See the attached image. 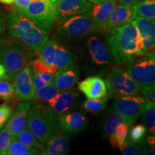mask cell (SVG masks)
<instances>
[{"label":"cell","mask_w":155,"mask_h":155,"mask_svg":"<svg viewBox=\"0 0 155 155\" xmlns=\"http://www.w3.org/2000/svg\"><path fill=\"white\" fill-rule=\"evenodd\" d=\"M61 92L53 84L50 83L36 89L35 98L43 103L44 105H47L48 102L54 99Z\"/></svg>","instance_id":"28"},{"label":"cell","mask_w":155,"mask_h":155,"mask_svg":"<svg viewBox=\"0 0 155 155\" xmlns=\"http://www.w3.org/2000/svg\"><path fill=\"white\" fill-rule=\"evenodd\" d=\"M78 81V71L74 64L58 70L53 75L52 84H53L61 92L68 91L73 88Z\"/></svg>","instance_id":"19"},{"label":"cell","mask_w":155,"mask_h":155,"mask_svg":"<svg viewBox=\"0 0 155 155\" xmlns=\"http://www.w3.org/2000/svg\"><path fill=\"white\" fill-rule=\"evenodd\" d=\"M78 94L75 92L64 91L60 93L54 99L48 103V106L57 115L65 114L75 105Z\"/></svg>","instance_id":"23"},{"label":"cell","mask_w":155,"mask_h":155,"mask_svg":"<svg viewBox=\"0 0 155 155\" xmlns=\"http://www.w3.org/2000/svg\"><path fill=\"white\" fill-rule=\"evenodd\" d=\"M16 98L14 85L9 81H0V98L5 101H12Z\"/></svg>","instance_id":"31"},{"label":"cell","mask_w":155,"mask_h":155,"mask_svg":"<svg viewBox=\"0 0 155 155\" xmlns=\"http://www.w3.org/2000/svg\"><path fill=\"white\" fill-rule=\"evenodd\" d=\"M32 0H15L14 4L15 5V8L17 9H23L30 4Z\"/></svg>","instance_id":"38"},{"label":"cell","mask_w":155,"mask_h":155,"mask_svg":"<svg viewBox=\"0 0 155 155\" xmlns=\"http://www.w3.org/2000/svg\"><path fill=\"white\" fill-rule=\"evenodd\" d=\"M78 88L88 99L100 98L107 95L105 81L97 76L87 78L78 83Z\"/></svg>","instance_id":"20"},{"label":"cell","mask_w":155,"mask_h":155,"mask_svg":"<svg viewBox=\"0 0 155 155\" xmlns=\"http://www.w3.org/2000/svg\"><path fill=\"white\" fill-rule=\"evenodd\" d=\"M129 126L126 123H121L118 126L115 131V140L116 147L120 150H123L126 143Z\"/></svg>","instance_id":"33"},{"label":"cell","mask_w":155,"mask_h":155,"mask_svg":"<svg viewBox=\"0 0 155 155\" xmlns=\"http://www.w3.org/2000/svg\"><path fill=\"white\" fill-rule=\"evenodd\" d=\"M128 74L137 83L139 88L154 85L155 82V55L154 50L147 52L141 58L127 63Z\"/></svg>","instance_id":"5"},{"label":"cell","mask_w":155,"mask_h":155,"mask_svg":"<svg viewBox=\"0 0 155 155\" xmlns=\"http://www.w3.org/2000/svg\"><path fill=\"white\" fill-rule=\"evenodd\" d=\"M30 73L35 89L49 85L53 81L55 71L42 61L41 58L32 60L30 63Z\"/></svg>","instance_id":"15"},{"label":"cell","mask_w":155,"mask_h":155,"mask_svg":"<svg viewBox=\"0 0 155 155\" xmlns=\"http://www.w3.org/2000/svg\"><path fill=\"white\" fill-rule=\"evenodd\" d=\"M105 83L108 94L115 98L141 95L139 86L123 68L112 67Z\"/></svg>","instance_id":"6"},{"label":"cell","mask_w":155,"mask_h":155,"mask_svg":"<svg viewBox=\"0 0 155 155\" xmlns=\"http://www.w3.org/2000/svg\"><path fill=\"white\" fill-rule=\"evenodd\" d=\"M144 45V52L154 50L155 22L154 19L137 16L133 20Z\"/></svg>","instance_id":"18"},{"label":"cell","mask_w":155,"mask_h":155,"mask_svg":"<svg viewBox=\"0 0 155 155\" xmlns=\"http://www.w3.org/2000/svg\"><path fill=\"white\" fill-rule=\"evenodd\" d=\"M93 61L97 65H106L111 61V53L106 45L96 36L91 37L87 42Z\"/></svg>","instance_id":"22"},{"label":"cell","mask_w":155,"mask_h":155,"mask_svg":"<svg viewBox=\"0 0 155 155\" xmlns=\"http://www.w3.org/2000/svg\"><path fill=\"white\" fill-rule=\"evenodd\" d=\"M7 80L11 81L8 74H7V70L2 63H0V81Z\"/></svg>","instance_id":"40"},{"label":"cell","mask_w":155,"mask_h":155,"mask_svg":"<svg viewBox=\"0 0 155 155\" xmlns=\"http://www.w3.org/2000/svg\"><path fill=\"white\" fill-rule=\"evenodd\" d=\"M55 5L56 0H36L20 11L39 28L48 32L55 23Z\"/></svg>","instance_id":"7"},{"label":"cell","mask_w":155,"mask_h":155,"mask_svg":"<svg viewBox=\"0 0 155 155\" xmlns=\"http://www.w3.org/2000/svg\"><path fill=\"white\" fill-rule=\"evenodd\" d=\"M30 50L14 38H2L0 41V63L7 70L11 81L36 56Z\"/></svg>","instance_id":"3"},{"label":"cell","mask_w":155,"mask_h":155,"mask_svg":"<svg viewBox=\"0 0 155 155\" xmlns=\"http://www.w3.org/2000/svg\"><path fill=\"white\" fill-rule=\"evenodd\" d=\"M89 2L91 3H93V4H98L100 2H101L104 1V0H88Z\"/></svg>","instance_id":"45"},{"label":"cell","mask_w":155,"mask_h":155,"mask_svg":"<svg viewBox=\"0 0 155 155\" xmlns=\"http://www.w3.org/2000/svg\"><path fill=\"white\" fill-rule=\"evenodd\" d=\"M30 107L31 104L30 102L22 101L16 106L14 111H12L7 124L9 133L14 139L27 128Z\"/></svg>","instance_id":"14"},{"label":"cell","mask_w":155,"mask_h":155,"mask_svg":"<svg viewBox=\"0 0 155 155\" xmlns=\"http://www.w3.org/2000/svg\"><path fill=\"white\" fill-rule=\"evenodd\" d=\"M107 42L113 60L120 65L127 64L135 56L144 53V45L132 22L110 31Z\"/></svg>","instance_id":"1"},{"label":"cell","mask_w":155,"mask_h":155,"mask_svg":"<svg viewBox=\"0 0 155 155\" xmlns=\"http://www.w3.org/2000/svg\"><path fill=\"white\" fill-rule=\"evenodd\" d=\"M147 129L144 125L138 124L134 127L129 133V136L127 141L132 143H140L144 141Z\"/></svg>","instance_id":"34"},{"label":"cell","mask_w":155,"mask_h":155,"mask_svg":"<svg viewBox=\"0 0 155 155\" xmlns=\"http://www.w3.org/2000/svg\"><path fill=\"white\" fill-rule=\"evenodd\" d=\"M12 111L11 106L7 103L0 105V131L6 124Z\"/></svg>","instance_id":"36"},{"label":"cell","mask_w":155,"mask_h":155,"mask_svg":"<svg viewBox=\"0 0 155 155\" xmlns=\"http://www.w3.org/2000/svg\"><path fill=\"white\" fill-rule=\"evenodd\" d=\"M116 6V0H104L92 6L88 12L94 21L95 30L99 32Z\"/></svg>","instance_id":"21"},{"label":"cell","mask_w":155,"mask_h":155,"mask_svg":"<svg viewBox=\"0 0 155 155\" xmlns=\"http://www.w3.org/2000/svg\"><path fill=\"white\" fill-rule=\"evenodd\" d=\"M141 115L147 131L151 134H155V104L152 102H145Z\"/></svg>","instance_id":"25"},{"label":"cell","mask_w":155,"mask_h":155,"mask_svg":"<svg viewBox=\"0 0 155 155\" xmlns=\"http://www.w3.org/2000/svg\"><path fill=\"white\" fill-rule=\"evenodd\" d=\"M95 26L90 13L76 15L60 25L56 30V35L65 40H76L94 32Z\"/></svg>","instance_id":"8"},{"label":"cell","mask_w":155,"mask_h":155,"mask_svg":"<svg viewBox=\"0 0 155 155\" xmlns=\"http://www.w3.org/2000/svg\"><path fill=\"white\" fill-rule=\"evenodd\" d=\"M15 139H17L25 146L31 147V148L39 149L40 151L42 150V147H43V144L38 141V139L35 137L32 131L29 130L28 128H26L25 130L19 134Z\"/></svg>","instance_id":"29"},{"label":"cell","mask_w":155,"mask_h":155,"mask_svg":"<svg viewBox=\"0 0 155 155\" xmlns=\"http://www.w3.org/2000/svg\"><path fill=\"white\" fill-rule=\"evenodd\" d=\"M41 151L37 148H31L21 144L17 139H13L7 147V155H36L41 154Z\"/></svg>","instance_id":"26"},{"label":"cell","mask_w":155,"mask_h":155,"mask_svg":"<svg viewBox=\"0 0 155 155\" xmlns=\"http://www.w3.org/2000/svg\"><path fill=\"white\" fill-rule=\"evenodd\" d=\"M5 30V19L3 12L0 9V41L3 38V34Z\"/></svg>","instance_id":"39"},{"label":"cell","mask_w":155,"mask_h":155,"mask_svg":"<svg viewBox=\"0 0 155 155\" xmlns=\"http://www.w3.org/2000/svg\"><path fill=\"white\" fill-rule=\"evenodd\" d=\"M30 63L19 72L13 79L16 97L19 101H28L35 98V89L34 88L30 73Z\"/></svg>","instance_id":"13"},{"label":"cell","mask_w":155,"mask_h":155,"mask_svg":"<svg viewBox=\"0 0 155 155\" xmlns=\"http://www.w3.org/2000/svg\"><path fill=\"white\" fill-rule=\"evenodd\" d=\"M145 102L144 98L138 96H121L116 98L114 110L121 114L126 124L130 126L141 115Z\"/></svg>","instance_id":"10"},{"label":"cell","mask_w":155,"mask_h":155,"mask_svg":"<svg viewBox=\"0 0 155 155\" xmlns=\"http://www.w3.org/2000/svg\"><path fill=\"white\" fill-rule=\"evenodd\" d=\"M69 135L58 128L48 140L43 144L41 154L64 155L69 152Z\"/></svg>","instance_id":"17"},{"label":"cell","mask_w":155,"mask_h":155,"mask_svg":"<svg viewBox=\"0 0 155 155\" xmlns=\"http://www.w3.org/2000/svg\"><path fill=\"white\" fill-rule=\"evenodd\" d=\"M7 24L12 38L37 53H40L49 40L46 31L39 28L26 15L16 8L12 9L7 15Z\"/></svg>","instance_id":"2"},{"label":"cell","mask_w":155,"mask_h":155,"mask_svg":"<svg viewBox=\"0 0 155 155\" xmlns=\"http://www.w3.org/2000/svg\"><path fill=\"white\" fill-rule=\"evenodd\" d=\"M121 123H126L124 119L121 114L114 110L108 114L104 124V133L106 137L109 138L110 144L115 149L116 147L115 140V131L116 128Z\"/></svg>","instance_id":"24"},{"label":"cell","mask_w":155,"mask_h":155,"mask_svg":"<svg viewBox=\"0 0 155 155\" xmlns=\"http://www.w3.org/2000/svg\"><path fill=\"white\" fill-rule=\"evenodd\" d=\"M27 128L42 144L45 143L58 130V115L43 104H33L30 107Z\"/></svg>","instance_id":"4"},{"label":"cell","mask_w":155,"mask_h":155,"mask_svg":"<svg viewBox=\"0 0 155 155\" xmlns=\"http://www.w3.org/2000/svg\"><path fill=\"white\" fill-rule=\"evenodd\" d=\"M91 7L88 0H56L55 22L63 23L71 17L88 12Z\"/></svg>","instance_id":"11"},{"label":"cell","mask_w":155,"mask_h":155,"mask_svg":"<svg viewBox=\"0 0 155 155\" xmlns=\"http://www.w3.org/2000/svg\"><path fill=\"white\" fill-rule=\"evenodd\" d=\"M32 1H36V0H32Z\"/></svg>","instance_id":"46"},{"label":"cell","mask_w":155,"mask_h":155,"mask_svg":"<svg viewBox=\"0 0 155 155\" xmlns=\"http://www.w3.org/2000/svg\"><path fill=\"white\" fill-rule=\"evenodd\" d=\"M135 8L137 16L155 19V0H139Z\"/></svg>","instance_id":"27"},{"label":"cell","mask_w":155,"mask_h":155,"mask_svg":"<svg viewBox=\"0 0 155 155\" xmlns=\"http://www.w3.org/2000/svg\"><path fill=\"white\" fill-rule=\"evenodd\" d=\"M155 139H154V136H150L147 139V143L150 144V145L153 147H154V143H155Z\"/></svg>","instance_id":"42"},{"label":"cell","mask_w":155,"mask_h":155,"mask_svg":"<svg viewBox=\"0 0 155 155\" xmlns=\"http://www.w3.org/2000/svg\"><path fill=\"white\" fill-rule=\"evenodd\" d=\"M141 94L143 95L146 101L152 102L155 104V88L154 85L147 86L140 88Z\"/></svg>","instance_id":"37"},{"label":"cell","mask_w":155,"mask_h":155,"mask_svg":"<svg viewBox=\"0 0 155 155\" xmlns=\"http://www.w3.org/2000/svg\"><path fill=\"white\" fill-rule=\"evenodd\" d=\"M108 98L104 96L100 98L88 99L83 104V107L89 113H98L106 108Z\"/></svg>","instance_id":"30"},{"label":"cell","mask_w":155,"mask_h":155,"mask_svg":"<svg viewBox=\"0 0 155 155\" xmlns=\"http://www.w3.org/2000/svg\"><path fill=\"white\" fill-rule=\"evenodd\" d=\"M146 151L144 141L140 143H132L126 140L123 150H121L123 155H140L144 154Z\"/></svg>","instance_id":"32"},{"label":"cell","mask_w":155,"mask_h":155,"mask_svg":"<svg viewBox=\"0 0 155 155\" xmlns=\"http://www.w3.org/2000/svg\"><path fill=\"white\" fill-rule=\"evenodd\" d=\"M40 58L56 72L74 64V55L57 40H48L40 52Z\"/></svg>","instance_id":"9"},{"label":"cell","mask_w":155,"mask_h":155,"mask_svg":"<svg viewBox=\"0 0 155 155\" xmlns=\"http://www.w3.org/2000/svg\"><path fill=\"white\" fill-rule=\"evenodd\" d=\"M137 17L135 5H120L116 6L108 17L107 22L99 32L108 33L113 29L132 22Z\"/></svg>","instance_id":"12"},{"label":"cell","mask_w":155,"mask_h":155,"mask_svg":"<svg viewBox=\"0 0 155 155\" xmlns=\"http://www.w3.org/2000/svg\"><path fill=\"white\" fill-rule=\"evenodd\" d=\"M154 154H155V153H154V149H153V150L152 149V150H146L144 152V154H151V155H152V154L154 155Z\"/></svg>","instance_id":"44"},{"label":"cell","mask_w":155,"mask_h":155,"mask_svg":"<svg viewBox=\"0 0 155 155\" xmlns=\"http://www.w3.org/2000/svg\"><path fill=\"white\" fill-rule=\"evenodd\" d=\"M58 121L60 129L69 136L81 132L87 125L86 116L81 112H73L58 115Z\"/></svg>","instance_id":"16"},{"label":"cell","mask_w":155,"mask_h":155,"mask_svg":"<svg viewBox=\"0 0 155 155\" xmlns=\"http://www.w3.org/2000/svg\"><path fill=\"white\" fill-rule=\"evenodd\" d=\"M139 0H119L121 5H135L138 3Z\"/></svg>","instance_id":"41"},{"label":"cell","mask_w":155,"mask_h":155,"mask_svg":"<svg viewBox=\"0 0 155 155\" xmlns=\"http://www.w3.org/2000/svg\"><path fill=\"white\" fill-rule=\"evenodd\" d=\"M15 0H0V2L4 5H12L14 3Z\"/></svg>","instance_id":"43"},{"label":"cell","mask_w":155,"mask_h":155,"mask_svg":"<svg viewBox=\"0 0 155 155\" xmlns=\"http://www.w3.org/2000/svg\"><path fill=\"white\" fill-rule=\"evenodd\" d=\"M13 139L8 130L7 124H5L0 131V155H6L7 147Z\"/></svg>","instance_id":"35"}]
</instances>
